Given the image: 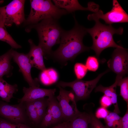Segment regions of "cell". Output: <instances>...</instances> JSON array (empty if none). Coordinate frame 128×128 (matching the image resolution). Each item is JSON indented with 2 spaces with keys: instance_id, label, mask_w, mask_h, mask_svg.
Masks as SVG:
<instances>
[{
  "instance_id": "1",
  "label": "cell",
  "mask_w": 128,
  "mask_h": 128,
  "mask_svg": "<svg viewBox=\"0 0 128 128\" xmlns=\"http://www.w3.org/2000/svg\"><path fill=\"white\" fill-rule=\"evenodd\" d=\"M74 18V26L69 30H63L59 47L52 52L50 55L61 62L73 60L80 53L90 49L83 43V38L87 33L86 28L78 24L75 17Z\"/></svg>"
},
{
  "instance_id": "3",
  "label": "cell",
  "mask_w": 128,
  "mask_h": 128,
  "mask_svg": "<svg viewBox=\"0 0 128 128\" xmlns=\"http://www.w3.org/2000/svg\"><path fill=\"white\" fill-rule=\"evenodd\" d=\"M95 21V23L92 27L86 28V29L87 33L90 34L92 39L93 44L90 47V49L94 51L98 58L101 52L105 49L122 47L115 42L113 36L114 34L122 35L123 32V27L116 29L111 25H106L101 23L99 20Z\"/></svg>"
},
{
  "instance_id": "8",
  "label": "cell",
  "mask_w": 128,
  "mask_h": 128,
  "mask_svg": "<svg viewBox=\"0 0 128 128\" xmlns=\"http://www.w3.org/2000/svg\"><path fill=\"white\" fill-rule=\"evenodd\" d=\"M15 105L0 102V116L11 122L26 124L30 121L24 102Z\"/></svg>"
},
{
  "instance_id": "15",
  "label": "cell",
  "mask_w": 128,
  "mask_h": 128,
  "mask_svg": "<svg viewBox=\"0 0 128 128\" xmlns=\"http://www.w3.org/2000/svg\"><path fill=\"white\" fill-rule=\"evenodd\" d=\"M123 78L117 75L115 82L112 85L108 87H104L101 85L97 87L95 89V92H101L110 99L112 104L114 107V112L118 114L120 113L117 102V95L116 92V88L119 79Z\"/></svg>"
},
{
  "instance_id": "5",
  "label": "cell",
  "mask_w": 128,
  "mask_h": 128,
  "mask_svg": "<svg viewBox=\"0 0 128 128\" xmlns=\"http://www.w3.org/2000/svg\"><path fill=\"white\" fill-rule=\"evenodd\" d=\"M110 71L107 70L100 73L95 78L91 80L85 81L77 79L70 82L60 81L57 86L63 88L66 87L71 88L76 101L84 100L89 96L101 77Z\"/></svg>"
},
{
  "instance_id": "29",
  "label": "cell",
  "mask_w": 128,
  "mask_h": 128,
  "mask_svg": "<svg viewBox=\"0 0 128 128\" xmlns=\"http://www.w3.org/2000/svg\"><path fill=\"white\" fill-rule=\"evenodd\" d=\"M91 116V128H106L102 123L92 114H90Z\"/></svg>"
},
{
  "instance_id": "21",
  "label": "cell",
  "mask_w": 128,
  "mask_h": 128,
  "mask_svg": "<svg viewBox=\"0 0 128 128\" xmlns=\"http://www.w3.org/2000/svg\"><path fill=\"white\" fill-rule=\"evenodd\" d=\"M40 78L43 84L48 85L56 82L58 79V75L56 71L53 69H46L42 71Z\"/></svg>"
},
{
  "instance_id": "2",
  "label": "cell",
  "mask_w": 128,
  "mask_h": 128,
  "mask_svg": "<svg viewBox=\"0 0 128 128\" xmlns=\"http://www.w3.org/2000/svg\"><path fill=\"white\" fill-rule=\"evenodd\" d=\"M32 28L36 29L39 38L38 45L42 50L44 58L47 59L51 55L53 46L59 43L64 30L59 24L58 20L51 18L29 26L26 31L29 32Z\"/></svg>"
},
{
  "instance_id": "31",
  "label": "cell",
  "mask_w": 128,
  "mask_h": 128,
  "mask_svg": "<svg viewBox=\"0 0 128 128\" xmlns=\"http://www.w3.org/2000/svg\"><path fill=\"white\" fill-rule=\"evenodd\" d=\"M100 103L101 106L106 108L110 106L112 104L110 98L104 95L101 98Z\"/></svg>"
},
{
  "instance_id": "32",
  "label": "cell",
  "mask_w": 128,
  "mask_h": 128,
  "mask_svg": "<svg viewBox=\"0 0 128 128\" xmlns=\"http://www.w3.org/2000/svg\"><path fill=\"white\" fill-rule=\"evenodd\" d=\"M128 109L123 116L121 118L120 128H128Z\"/></svg>"
},
{
  "instance_id": "12",
  "label": "cell",
  "mask_w": 128,
  "mask_h": 128,
  "mask_svg": "<svg viewBox=\"0 0 128 128\" xmlns=\"http://www.w3.org/2000/svg\"><path fill=\"white\" fill-rule=\"evenodd\" d=\"M52 1L56 7L65 10L68 13L78 10L89 11L96 13L99 10V5L92 2H89L87 7H84L77 0H53Z\"/></svg>"
},
{
  "instance_id": "4",
  "label": "cell",
  "mask_w": 128,
  "mask_h": 128,
  "mask_svg": "<svg viewBox=\"0 0 128 128\" xmlns=\"http://www.w3.org/2000/svg\"><path fill=\"white\" fill-rule=\"evenodd\" d=\"M31 10L24 22L28 26L37 24L44 19L53 18L58 20L68 13L65 10L57 7L50 0H31Z\"/></svg>"
},
{
  "instance_id": "13",
  "label": "cell",
  "mask_w": 128,
  "mask_h": 128,
  "mask_svg": "<svg viewBox=\"0 0 128 128\" xmlns=\"http://www.w3.org/2000/svg\"><path fill=\"white\" fill-rule=\"evenodd\" d=\"M23 90L24 95L22 98L18 99L19 103L32 101L46 96H54L56 91L55 89H46L37 87L28 88L24 87Z\"/></svg>"
},
{
  "instance_id": "26",
  "label": "cell",
  "mask_w": 128,
  "mask_h": 128,
  "mask_svg": "<svg viewBox=\"0 0 128 128\" xmlns=\"http://www.w3.org/2000/svg\"><path fill=\"white\" fill-rule=\"evenodd\" d=\"M88 70L95 72L98 69L99 63L98 60L95 56H91L87 59L85 65Z\"/></svg>"
},
{
  "instance_id": "20",
  "label": "cell",
  "mask_w": 128,
  "mask_h": 128,
  "mask_svg": "<svg viewBox=\"0 0 128 128\" xmlns=\"http://www.w3.org/2000/svg\"><path fill=\"white\" fill-rule=\"evenodd\" d=\"M5 26L3 17L0 14V40L7 43L12 48H21V46L17 44L8 33Z\"/></svg>"
},
{
  "instance_id": "28",
  "label": "cell",
  "mask_w": 128,
  "mask_h": 128,
  "mask_svg": "<svg viewBox=\"0 0 128 128\" xmlns=\"http://www.w3.org/2000/svg\"><path fill=\"white\" fill-rule=\"evenodd\" d=\"M41 126L45 128L53 124V119L50 108L48 106L45 115L41 120Z\"/></svg>"
},
{
  "instance_id": "24",
  "label": "cell",
  "mask_w": 128,
  "mask_h": 128,
  "mask_svg": "<svg viewBox=\"0 0 128 128\" xmlns=\"http://www.w3.org/2000/svg\"><path fill=\"white\" fill-rule=\"evenodd\" d=\"M117 86L120 88V95L126 102L128 107V77L121 78L119 80Z\"/></svg>"
},
{
  "instance_id": "14",
  "label": "cell",
  "mask_w": 128,
  "mask_h": 128,
  "mask_svg": "<svg viewBox=\"0 0 128 128\" xmlns=\"http://www.w3.org/2000/svg\"><path fill=\"white\" fill-rule=\"evenodd\" d=\"M28 42L30 49L27 54L32 67H34L42 71L46 68L43 61L44 53L41 48L38 45H36L31 39Z\"/></svg>"
},
{
  "instance_id": "19",
  "label": "cell",
  "mask_w": 128,
  "mask_h": 128,
  "mask_svg": "<svg viewBox=\"0 0 128 128\" xmlns=\"http://www.w3.org/2000/svg\"><path fill=\"white\" fill-rule=\"evenodd\" d=\"M48 106L50 108L53 119V124L58 122L63 119L61 110L58 102L54 96L48 97Z\"/></svg>"
},
{
  "instance_id": "30",
  "label": "cell",
  "mask_w": 128,
  "mask_h": 128,
  "mask_svg": "<svg viewBox=\"0 0 128 128\" xmlns=\"http://www.w3.org/2000/svg\"><path fill=\"white\" fill-rule=\"evenodd\" d=\"M109 112L106 108L101 106L97 110L95 113V117L97 119H105L108 115Z\"/></svg>"
},
{
  "instance_id": "17",
  "label": "cell",
  "mask_w": 128,
  "mask_h": 128,
  "mask_svg": "<svg viewBox=\"0 0 128 128\" xmlns=\"http://www.w3.org/2000/svg\"><path fill=\"white\" fill-rule=\"evenodd\" d=\"M91 121L90 114L80 112L71 119L65 122L67 128H88Z\"/></svg>"
},
{
  "instance_id": "27",
  "label": "cell",
  "mask_w": 128,
  "mask_h": 128,
  "mask_svg": "<svg viewBox=\"0 0 128 128\" xmlns=\"http://www.w3.org/2000/svg\"><path fill=\"white\" fill-rule=\"evenodd\" d=\"M0 128H30L26 124L13 123L0 118Z\"/></svg>"
},
{
  "instance_id": "11",
  "label": "cell",
  "mask_w": 128,
  "mask_h": 128,
  "mask_svg": "<svg viewBox=\"0 0 128 128\" xmlns=\"http://www.w3.org/2000/svg\"><path fill=\"white\" fill-rule=\"evenodd\" d=\"M12 55L14 61L19 68V71L22 73L29 87H39L38 79H33L31 76V70L32 67L27 54L19 53L12 49Z\"/></svg>"
},
{
  "instance_id": "34",
  "label": "cell",
  "mask_w": 128,
  "mask_h": 128,
  "mask_svg": "<svg viewBox=\"0 0 128 128\" xmlns=\"http://www.w3.org/2000/svg\"><path fill=\"white\" fill-rule=\"evenodd\" d=\"M4 2V0H0V5L3 3Z\"/></svg>"
},
{
  "instance_id": "7",
  "label": "cell",
  "mask_w": 128,
  "mask_h": 128,
  "mask_svg": "<svg viewBox=\"0 0 128 128\" xmlns=\"http://www.w3.org/2000/svg\"><path fill=\"white\" fill-rule=\"evenodd\" d=\"M88 19L90 21L103 20L106 23L109 25L116 23L128 22V15L121 7L118 1L113 0V7L111 10L105 14L101 10L96 13L89 14Z\"/></svg>"
},
{
  "instance_id": "25",
  "label": "cell",
  "mask_w": 128,
  "mask_h": 128,
  "mask_svg": "<svg viewBox=\"0 0 128 128\" xmlns=\"http://www.w3.org/2000/svg\"><path fill=\"white\" fill-rule=\"evenodd\" d=\"M74 70L77 79L81 80L85 76L88 70L85 65L77 63L74 65Z\"/></svg>"
},
{
  "instance_id": "9",
  "label": "cell",
  "mask_w": 128,
  "mask_h": 128,
  "mask_svg": "<svg viewBox=\"0 0 128 128\" xmlns=\"http://www.w3.org/2000/svg\"><path fill=\"white\" fill-rule=\"evenodd\" d=\"M59 94L56 98L62 113L63 119L66 121L71 119L80 112L77 109L74 95L72 91L66 90L57 86Z\"/></svg>"
},
{
  "instance_id": "16",
  "label": "cell",
  "mask_w": 128,
  "mask_h": 128,
  "mask_svg": "<svg viewBox=\"0 0 128 128\" xmlns=\"http://www.w3.org/2000/svg\"><path fill=\"white\" fill-rule=\"evenodd\" d=\"M12 49V48L0 56V78H3L5 75L9 77L12 74L13 67L11 64Z\"/></svg>"
},
{
  "instance_id": "6",
  "label": "cell",
  "mask_w": 128,
  "mask_h": 128,
  "mask_svg": "<svg viewBox=\"0 0 128 128\" xmlns=\"http://www.w3.org/2000/svg\"><path fill=\"white\" fill-rule=\"evenodd\" d=\"M25 0H14L7 5L0 7V14L3 16L5 26H11L14 23L17 26L25 21L24 11Z\"/></svg>"
},
{
  "instance_id": "33",
  "label": "cell",
  "mask_w": 128,
  "mask_h": 128,
  "mask_svg": "<svg viewBox=\"0 0 128 128\" xmlns=\"http://www.w3.org/2000/svg\"><path fill=\"white\" fill-rule=\"evenodd\" d=\"M51 128H67L65 122Z\"/></svg>"
},
{
  "instance_id": "22",
  "label": "cell",
  "mask_w": 128,
  "mask_h": 128,
  "mask_svg": "<svg viewBox=\"0 0 128 128\" xmlns=\"http://www.w3.org/2000/svg\"><path fill=\"white\" fill-rule=\"evenodd\" d=\"M121 117L115 112H110L104 119L106 128H120Z\"/></svg>"
},
{
  "instance_id": "10",
  "label": "cell",
  "mask_w": 128,
  "mask_h": 128,
  "mask_svg": "<svg viewBox=\"0 0 128 128\" xmlns=\"http://www.w3.org/2000/svg\"><path fill=\"white\" fill-rule=\"evenodd\" d=\"M110 69L117 75L122 77L128 72V54L127 49L122 46L116 48L112 58L107 62Z\"/></svg>"
},
{
  "instance_id": "18",
  "label": "cell",
  "mask_w": 128,
  "mask_h": 128,
  "mask_svg": "<svg viewBox=\"0 0 128 128\" xmlns=\"http://www.w3.org/2000/svg\"><path fill=\"white\" fill-rule=\"evenodd\" d=\"M18 90L17 84H9L3 78H0V97L3 100L7 102H10L11 99L13 97V94Z\"/></svg>"
},
{
  "instance_id": "23",
  "label": "cell",
  "mask_w": 128,
  "mask_h": 128,
  "mask_svg": "<svg viewBox=\"0 0 128 128\" xmlns=\"http://www.w3.org/2000/svg\"><path fill=\"white\" fill-rule=\"evenodd\" d=\"M24 102L27 115L30 121L33 123L37 124L40 122L37 111L32 101Z\"/></svg>"
}]
</instances>
